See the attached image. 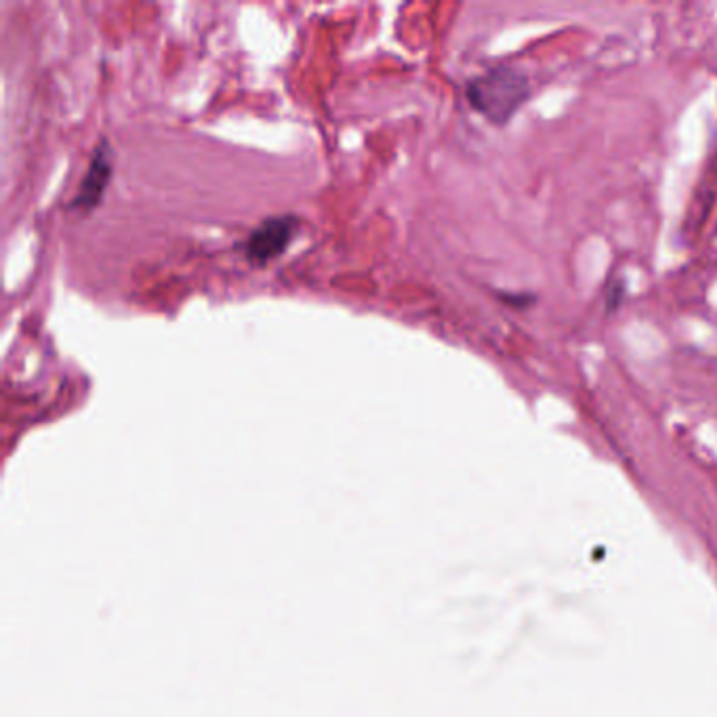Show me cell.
<instances>
[{
  "instance_id": "6da1fadb",
  "label": "cell",
  "mask_w": 717,
  "mask_h": 717,
  "mask_svg": "<svg viewBox=\"0 0 717 717\" xmlns=\"http://www.w3.org/2000/svg\"><path fill=\"white\" fill-rule=\"evenodd\" d=\"M528 93L526 76L511 68L490 70L471 80L467 87L469 104L497 125H505L520 110Z\"/></svg>"
},
{
  "instance_id": "7a4b0ae2",
  "label": "cell",
  "mask_w": 717,
  "mask_h": 717,
  "mask_svg": "<svg viewBox=\"0 0 717 717\" xmlns=\"http://www.w3.org/2000/svg\"><path fill=\"white\" fill-rule=\"evenodd\" d=\"M297 232L295 217H272L263 221L247 240V255L255 263L276 259L289 247Z\"/></svg>"
},
{
  "instance_id": "3957f363",
  "label": "cell",
  "mask_w": 717,
  "mask_h": 717,
  "mask_svg": "<svg viewBox=\"0 0 717 717\" xmlns=\"http://www.w3.org/2000/svg\"><path fill=\"white\" fill-rule=\"evenodd\" d=\"M110 177H112V150L108 146V141H99V146L89 162L87 175L83 183H80L78 194L72 200V207L80 211L95 209L99 200L106 194Z\"/></svg>"
}]
</instances>
